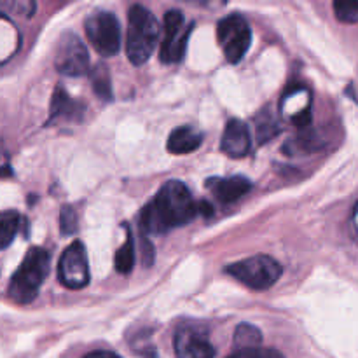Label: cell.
<instances>
[{"label":"cell","mask_w":358,"mask_h":358,"mask_svg":"<svg viewBox=\"0 0 358 358\" xmlns=\"http://www.w3.org/2000/svg\"><path fill=\"white\" fill-rule=\"evenodd\" d=\"M196 215L198 203H194L187 185L184 182L170 180L143 208L140 227L145 234H164L175 227L185 226Z\"/></svg>","instance_id":"cell-1"},{"label":"cell","mask_w":358,"mask_h":358,"mask_svg":"<svg viewBox=\"0 0 358 358\" xmlns=\"http://www.w3.org/2000/svg\"><path fill=\"white\" fill-rule=\"evenodd\" d=\"M159 23L156 16L143 6H133L128 13L126 55L133 65H143L159 41Z\"/></svg>","instance_id":"cell-2"},{"label":"cell","mask_w":358,"mask_h":358,"mask_svg":"<svg viewBox=\"0 0 358 358\" xmlns=\"http://www.w3.org/2000/svg\"><path fill=\"white\" fill-rule=\"evenodd\" d=\"M49 273V254L44 248L34 247L24 255L23 262L9 283V297L17 304H28L37 297Z\"/></svg>","instance_id":"cell-3"},{"label":"cell","mask_w":358,"mask_h":358,"mask_svg":"<svg viewBox=\"0 0 358 358\" xmlns=\"http://www.w3.org/2000/svg\"><path fill=\"white\" fill-rule=\"evenodd\" d=\"M227 275L234 276L248 289L266 290L275 285L282 276V266L269 255H254L245 261L234 262L226 268Z\"/></svg>","instance_id":"cell-4"},{"label":"cell","mask_w":358,"mask_h":358,"mask_svg":"<svg viewBox=\"0 0 358 358\" xmlns=\"http://www.w3.org/2000/svg\"><path fill=\"white\" fill-rule=\"evenodd\" d=\"M84 28L87 41L101 56L117 55L121 49V24L114 14L108 10L90 14Z\"/></svg>","instance_id":"cell-5"},{"label":"cell","mask_w":358,"mask_h":358,"mask_svg":"<svg viewBox=\"0 0 358 358\" xmlns=\"http://www.w3.org/2000/svg\"><path fill=\"white\" fill-rule=\"evenodd\" d=\"M217 38L229 63L241 62L252 44V28L243 16L231 14L217 24Z\"/></svg>","instance_id":"cell-6"},{"label":"cell","mask_w":358,"mask_h":358,"mask_svg":"<svg viewBox=\"0 0 358 358\" xmlns=\"http://www.w3.org/2000/svg\"><path fill=\"white\" fill-rule=\"evenodd\" d=\"M194 23H185L184 13L171 9L164 14V38L161 44V62L178 63L185 55L187 41Z\"/></svg>","instance_id":"cell-7"},{"label":"cell","mask_w":358,"mask_h":358,"mask_svg":"<svg viewBox=\"0 0 358 358\" xmlns=\"http://www.w3.org/2000/svg\"><path fill=\"white\" fill-rule=\"evenodd\" d=\"M55 66L59 73L79 77L90 70V55L84 42L76 34H63L55 51Z\"/></svg>","instance_id":"cell-8"},{"label":"cell","mask_w":358,"mask_h":358,"mask_svg":"<svg viewBox=\"0 0 358 358\" xmlns=\"http://www.w3.org/2000/svg\"><path fill=\"white\" fill-rule=\"evenodd\" d=\"M58 278L63 287L70 290L84 289L90 282V264L86 248L80 241H73L65 248L58 262Z\"/></svg>","instance_id":"cell-9"},{"label":"cell","mask_w":358,"mask_h":358,"mask_svg":"<svg viewBox=\"0 0 358 358\" xmlns=\"http://www.w3.org/2000/svg\"><path fill=\"white\" fill-rule=\"evenodd\" d=\"M177 358H213L215 350L210 345L205 327L201 325H184L178 329L173 339Z\"/></svg>","instance_id":"cell-10"},{"label":"cell","mask_w":358,"mask_h":358,"mask_svg":"<svg viewBox=\"0 0 358 358\" xmlns=\"http://www.w3.org/2000/svg\"><path fill=\"white\" fill-rule=\"evenodd\" d=\"M252 140H250V131H248V126L245 124L240 119H231L227 122L226 129H224L222 142H220V149L224 154H227L229 157H245L250 152Z\"/></svg>","instance_id":"cell-11"},{"label":"cell","mask_w":358,"mask_h":358,"mask_svg":"<svg viewBox=\"0 0 358 358\" xmlns=\"http://www.w3.org/2000/svg\"><path fill=\"white\" fill-rule=\"evenodd\" d=\"M206 187L213 192L219 201L234 203L243 198L252 189V182L245 177H227V178H210L206 180Z\"/></svg>","instance_id":"cell-12"},{"label":"cell","mask_w":358,"mask_h":358,"mask_svg":"<svg viewBox=\"0 0 358 358\" xmlns=\"http://www.w3.org/2000/svg\"><path fill=\"white\" fill-rule=\"evenodd\" d=\"M201 143L203 135L194 126H182V128H177L171 131L170 138H168V150L171 154L184 156V154L194 152L196 149H199Z\"/></svg>","instance_id":"cell-13"},{"label":"cell","mask_w":358,"mask_h":358,"mask_svg":"<svg viewBox=\"0 0 358 358\" xmlns=\"http://www.w3.org/2000/svg\"><path fill=\"white\" fill-rule=\"evenodd\" d=\"M262 334L257 327L250 324H241L236 327L234 332V348L238 350H252L261 348Z\"/></svg>","instance_id":"cell-14"},{"label":"cell","mask_w":358,"mask_h":358,"mask_svg":"<svg viewBox=\"0 0 358 358\" xmlns=\"http://www.w3.org/2000/svg\"><path fill=\"white\" fill-rule=\"evenodd\" d=\"M20 213L14 210L0 213V250L9 247L20 229Z\"/></svg>","instance_id":"cell-15"},{"label":"cell","mask_w":358,"mask_h":358,"mask_svg":"<svg viewBox=\"0 0 358 358\" xmlns=\"http://www.w3.org/2000/svg\"><path fill=\"white\" fill-rule=\"evenodd\" d=\"M255 131H257V140L261 143L269 142L275 135L280 133V122L276 115L273 114L269 108L262 110L257 117V124H255Z\"/></svg>","instance_id":"cell-16"},{"label":"cell","mask_w":358,"mask_h":358,"mask_svg":"<svg viewBox=\"0 0 358 358\" xmlns=\"http://www.w3.org/2000/svg\"><path fill=\"white\" fill-rule=\"evenodd\" d=\"M115 269L122 275L129 273L135 266V243H133V236L131 233L128 231V240L122 247H119V250L115 252Z\"/></svg>","instance_id":"cell-17"},{"label":"cell","mask_w":358,"mask_h":358,"mask_svg":"<svg viewBox=\"0 0 358 358\" xmlns=\"http://www.w3.org/2000/svg\"><path fill=\"white\" fill-rule=\"evenodd\" d=\"M76 110H79V105L73 103L72 98L62 87H58L51 100V119L58 117V115H72Z\"/></svg>","instance_id":"cell-18"},{"label":"cell","mask_w":358,"mask_h":358,"mask_svg":"<svg viewBox=\"0 0 358 358\" xmlns=\"http://www.w3.org/2000/svg\"><path fill=\"white\" fill-rule=\"evenodd\" d=\"M334 13L341 23H358V0H336Z\"/></svg>","instance_id":"cell-19"},{"label":"cell","mask_w":358,"mask_h":358,"mask_svg":"<svg viewBox=\"0 0 358 358\" xmlns=\"http://www.w3.org/2000/svg\"><path fill=\"white\" fill-rule=\"evenodd\" d=\"M93 90L101 100H112L110 77H108L107 69L103 65L96 66V70L93 72Z\"/></svg>","instance_id":"cell-20"},{"label":"cell","mask_w":358,"mask_h":358,"mask_svg":"<svg viewBox=\"0 0 358 358\" xmlns=\"http://www.w3.org/2000/svg\"><path fill=\"white\" fill-rule=\"evenodd\" d=\"M59 231L63 236H70L77 231V215L72 206H63L59 213Z\"/></svg>","instance_id":"cell-21"},{"label":"cell","mask_w":358,"mask_h":358,"mask_svg":"<svg viewBox=\"0 0 358 358\" xmlns=\"http://www.w3.org/2000/svg\"><path fill=\"white\" fill-rule=\"evenodd\" d=\"M227 358H283L280 352L273 348H252V350H238Z\"/></svg>","instance_id":"cell-22"},{"label":"cell","mask_w":358,"mask_h":358,"mask_svg":"<svg viewBox=\"0 0 358 358\" xmlns=\"http://www.w3.org/2000/svg\"><path fill=\"white\" fill-rule=\"evenodd\" d=\"M84 358H121L117 353L114 352H107V350H100V352H91L87 353Z\"/></svg>","instance_id":"cell-23"},{"label":"cell","mask_w":358,"mask_h":358,"mask_svg":"<svg viewBox=\"0 0 358 358\" xmlns=\"http://www.w3.org/2000/svg\"><path fill=\"white\" fill-rule=\"evenodd\" d=\"M198 213H203V215H212V206L205 201L198 203Z\"/></svg>","instance_id":"cell-24"},{"label":"cell","mask_w":358,"mask_h":358,"mask_svg":"<svg viewBox=\"0 0 358 358\" xmlns=\"http://www.w3.org/2000/svg\"><path fill=\"white\" fill-rule=\"evenodd\" d=\"M355 229L358 233V206H357V212H355Z\"/></svg>","instance_id":"cell-25"}]
</instances>
